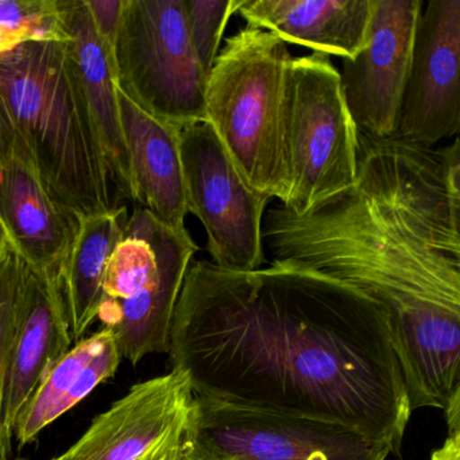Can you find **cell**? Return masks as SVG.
Instances as JSON below:
<instances>
[{
  "instance_id": "cell-1",
  "label": "cell",
  "mask_w": 460,
  "mask_h": 460,
  "mask_svg": "<svg viewBox=\"0 0 460 460\" xmlns=\"http://www.w3.org/2000/svg\"><path fill=\"white\" fill-rule=\"evenodd\" d=\"M168 354L196 397L335 422L400 452L411 411L389 314L338 279L193 261Z\"/></svg>"
},
{
  "instance_id": "cell-2",
  "label": "cell",
  "mask_w": 460,
  "mask_h": 460,
  "mask_svg": "<svg viewBox=\"0 0 460 460\" xmlns=\"http://www.w3.org/2000/svg\"><path fill=\"white\" fill-rule=\"evenodd\" d=\"M460 147L359 131L358 174L303 217L263 219L271 263L344 282L389 314L411 411L460 405Z\"/></svg>"
},
{
  "instance_id": "cell-3",
  "label": "cell",
  "mask_w": 460,
  "mask_h": 460,
  "mask_svg": "<svg viewBox=\"0 0 460 460\" xmlns=\"http://www.w3.org/2000/svg\"><path fill=\"white\" fill-rule=\"evenodd\" d=\"M36 171L77 217L119 208L68 42H26L0 58V161Z\"/></svg>"
},
{
  "instance_id": "cell-4",
  "label": "cell",
  "mask_w": 460,
  "mask_h": 460,
  "mask_svg": "<svg viewBox=\"0 0 460 460\" xmlns=\"http://www.w3.org/2000/svg\"><path fill=\"white\" fill-rule=\"evenodd\" d=\"M293 56L279 37L244 26L226 39L206 80V122L247 184L290 195L287 114Z\"/></svg>"
},
{
  "instance_id": "cell-5",
  "label": "cell",
  "mask_w": 460,
  "mask_h": 460,
  "mask_svg": "<svg viewBox=\"0 0 460 460\" xmlns=\"http://www.w3.org/2000/svg\"><path fill=\"white\" fill-rule=\"evenodd\" d=\"M198 250L187 228L174 230L134 207L107 263L99 312L120 357L137 365L168 352L174 309Z\"/></svg>"
},
{
  "instance_id": "cell-6",
  "label": "cell",
  "mask_w": 460,
  "mask_h": 460,
  "mask_svg": "<svg viewBox=\"0 0 460 460\" xmlns=\"http://www.w3.org/2000/svg\"><path fill=\"white\" fill-rule=\"evenodd\" d=\"M112 58L118 88L139 109L180 131L206 122L185 0H125Z\"/></svg>"
},
{
  "instance_id": "cell-7",
  "label": "cell",
  "mask_w": 460,
  "mask_h": 460,
  "mask_svg": "<svg viewBox=\"0 0 460 460\" xmlns=\"http://www.w3.org/2000/svg\"><path fill=\"white\" fill-rule=\"evenodd\" d=\"M359 130L327 56L293 58L287 114L290 195L282 208L297 217L354 184Z\"/></svg>"
},
{
  "instance_id": "cell-8",
  "label": "cell",
  "mask_w": 460,
  "mask_h": 460,
  "mask_svg": "<svg viewBox=\"0 0 460 460\" xmlns=\"http://www.w3.org/2000/svg\"><path fill=\"white\" fill-rule=\"evenodd\" d=\"M389 447L335 422L193 400L181 460H386Z\"/></svg>"
},
{
  "instance_id": "cell-9",
  "label": "cell",
  "mask_w": 460,
  "mask_h": 460,
  "mask_svg": "<svg viewBox=\"0 0 460 460\" xmlns=\"http://www.w3.org/2000/svg\"><path fill=\"white\" fill-rule=\"evenodd\" d=\"M188 214L206 228L215 266L252 271L265 263L263 219L271 200L247 184L207 122L180 131Z\"/></svg>"
},
{
  "instance_id": "cell-10",
  "label": "cell",
  "mask_w": 460,
  "mask_h": 460,
  "mask_svg": "<svg viewBox=\"0 0 460 460\" xmlns=\"http://www.w3.org/2000/svg\"><path fill=\"white\" fill-rule=\"evenodd\" d=\"M460 128V0H429L414 34L393 138L436 147Z\"/></svg>"
},
{
  "instance_id": "cell-11",
  "label": "cell",
  "mask_w": 460,
  "mask_h": 460,
  "mask_svg": "<svg viewBox=\"0 0 460 460\" xmlns=\"http://www.w3.org/2000/svg\"><path fill=\"white\" fill-rule=\"evenodd\" d=\"M421 0H371L368 42L343 61L341 82L358 130L374 138H393L411 71Z\"/></svg>"
},
{
  "instance_id": "cell-12",
  "label": "cell",
  "mask_w": 460,
  "mask_h": 460,
  "mask_svg": "<svg viewBox=\"0 0 460 460\" xmlns=\"http://www.w3.org/2000/svg\"><path fill=\"white\" fill-rule=\"evenodd\" d=\"M193 400L190 381L180 371L139 382L96 416L82 438L56 460H139L181 443Z\"/></svg>"
},
{
  "instance_id": "cell-13",
  "label": "cell",
  "mask_w": 460,
  "mask_h": 460,
  "mask_svg": "<svg viewBox=\"0 0 460 460\" xmlns=\"http://www.w3.org/2000/svg\"><path fill=\"white\" fill-rule=\"evenodd\" d=\"M72 344L58 271L36 268L22 257L2 400V427L7 438H13L37 387Z\"/></svg>"
},
{
  "instance_id": "cell-14",
  "label": "cell",
  "mask_w": 460,
  "mask_h": 460,
  "mask_svg": "<svg viewBox=\"0 0 460 460\" xmlns=\"http://www.w3.org/2000/svg\"><path fill=\"white\" fill-rule=\"evenodd\" d=\"M236 14L287 45L352 60L368 42L371 0H239Z\"/></svg>"
},
{
  "instance_id": "cell-15",
  "label": "cell",
  "mask_w": 460,
  "mask_h": 460,
  "mask_svg": "<svg viewBox=\"0 0 460 460\" xmlns=\"http://www.w3.org/2000/svg\"><path fill=\"white\" fill-rule=\"evenodd\" d=\"M118 96L131 200L168 227L187 228L180 130L139 109L119 88Z\"/></svg>"
},
{
  "instance_id": "cell-16",
  "label": "cell",
  "mask_w": 460,
  "mask_h": 460,
  "mask_svg": "<svg viewBox=\"0 0 460 460\" xmlns=\"http://www.w3.org/2000/svg\"><path fill=\"white\" fill-rule=\"evenodd\" d=\"M64 28L111 177L115 203L131 200L130 171L120 123L111 48L99 37L84 0H63Z\"/></svg>"
},
{
  "instance_id": "cell-17",
  "label": "cell",
  "mask_w": 460,
  "mask_h": 460,
  "mask_svg": "<svg viewBox=\"0 0 460 460\" xmlns=\"http://www.w3.org/2000/svg\"><path fill=\"white\" fill-rule=\"evenodd\" d=\"M0 222L23 260L58 271L79 217L61 207L28 164L0 161Z\"/></svg>"
},
{
  "instance_id": "cell-18",
  "label": "cell",
  "mask_w": 460,
  "mask_h": 460,
  "mask_svg": "<svg viewBox=\"0 0 460 460\" xmlns=\"http://www.w3.org/2000/svg\"><path fill=\"white\" fill-rule=\"evenodd\" d=\"M128 208L79 217L74 241L58 270V288L72 343L85 338L103 303L107 263L128 222Z\"/></svg>"
},
{
  "instance_id": "cell-19",
  "label": "cell",
  "mask_w": 460,
  "mask_h": 460,
  "mask_svg": "<svg viewBox=\"0 0 460 460\" xmlns=\"http://www.w3.org/2000/svg\"><path fill=\"white\" fill-rule=\"evenodd\" d=\"M110 333L111 328L104 327L83 339L50 368L15 425L14 436L20 446L36 440L41 430L50 425V414L76 381L80 371L101 351Z\"/></svg>"
},
{
  "instance_id": "cell-20",
  "label": "cell",
  "mask_w": 460,
  "mask_h": 460,
  "mask_svg": "<svg viewBox=\"0 0 460 460\" xmlns=\"http://www.w3.org/2000/svg\"><path fill=\"white\" fill-rule=\"evenodd\" d=\"M239 0H185L190 42L204 74H209L220 52L228 21Z\"/></svg>"
},
{
  "instance_id": "cell-21",
  "label": "cell",
  "mask_w": 460,
  "mask_h": 460,
  "mask_svg": "<svg viewBox=\"0 0 460 460\" xmlns=\"http://www.w3.org/2000/svg\"><path fill=\"white\" fill-rule=\"evenodd\" d=\"M0 26L26 34L31 42H69L63 0H0Z\"/></svg>"
},
{
  "instance_id": "cell-22",
  "label": "cell",
  "mask_w": 460,
  "mask_h": 460,
  "mask_svg": "<svg viewBox=\"0 0 460 460\" xmlns=\"http://www.w3.org/2000/svg\"><path fill=\"white\" fill-rule=\"evenodd\" d=\"M22 255L10 244L0 260V460L10 459L12 438H7L2 427V400L12 344L13 317H14L15 288L20 276Z\"/></svg>"
},
{
  "instance_id": "cell-23",
  "label": "cell",
  "mask_w": 460,
  "mask_h": 460,
  "mask_svg": "<svg viewBox=\"0 0 460 460\" xmlns=\"http://www.w3.org/2000/svg\"><path fill=\"white\" fill-rule=\"evenodd\" d=\"M120 359L122 357H120L119 349L115 341L114 331L111 330V333L104 341L101 351L80 371L76 381L69 387L63 400L50 414V424L75 408L77 403L82 402L88 394L95 390L96 386L111 378L119 367Z\"/></svg>"
},
{
  "instance_id": "cell-24",
  "label": "cell",
  "mask_w": 460,
  "mask_h": 460,
  "mask_svg": "<svg viewBox=\"0 0 460 460\" xmlns=\"http://www.w3.org/2000/svg\"><path fill=\"white\" fill-rule=\"evenodd\" d=\"M93 26L107 47L114 50L125 0H84Z\"/></svg>"
},
{
  "instance_id": "cell-25",
  "label": "cell",
  "mask_w": 460,
  "mask_h": 460,
  "mask_svg": "<svg viewBox=\"0 0 460 460\" xmlns=\"http://www.w3.org/2000/svg\"><path fill=\"white\" fill-rule=\"evenodd\" d=\"M26 42H31L26 34L0 26V58L9 55Z\"/></svg>"
},
{
  "instance_id": "cell-26",
  "label": "cell",
  "mask_w": 460,
  "mask_h": 460,
  "mask_svg": "<svg viewBox=\"0 0 460 460\" xmlns=\"http://www.w3.org/2000/svg\"><path fill=\"white\" fill-rule=\"evenodd\" d=\"M12 243V239H10L6 228H4V226L0 222V260L4 258V252H6V250L9 249Z\"/></svg>"
},
{
  "instance_id": "cell-27",
  "label": "cell",
  "mask_w": 460,
  "mask_h": 460,
  "mask_svg": "<svg viewBox=\"0 0 460 460\" xmlns=\"http://www.w3.org/2000/svg\"><path fill=\"white\" fill-rule=\"evenodd\" d=\"M7 460H28V459H7Z\"/></svg>"
},
{
  "instance_id": "cell-28",
  "label": "cell",
  "mask_w": 460,
  "mask_h": 460,
  "mask_svg": "<svg viewBox=\"0 0 460 460\" xmlns=\"http://www.w3.org/2000/svg\"><path fill=\"white\" fill-rule=\"evenodd\" d=\"M52 460H56V457H55V459H52Z\"/></svg>"
}]
</instances>
